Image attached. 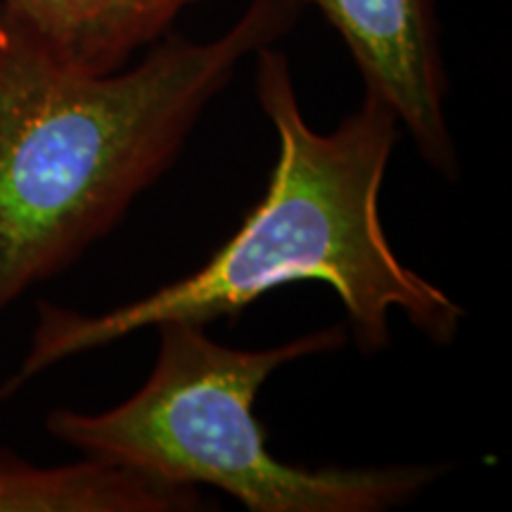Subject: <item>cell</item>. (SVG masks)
I'll return each instance as SVG.
<instances>
[{
  "label": "cell",
  "mask_w": 512,
  "mask_h": 512,
  "mask_svg": "<svg viewBox=\"0 0 512 512\" xmlns=\"http://www.w3.org/2000/svg\"><path fill=\"white\" fill-rule=\"evenodd\" d=\"M254 91L278 136V159L240 228L197 271L117 309L86 313L38 302L27 354L10 387L162 323L207 328L233 320L292 283L328 285L363 354L389 349L396 311L437 347L458 337L463 306L403 264L382 228L380 190L401 131L396 114L366 93L335 131H313L287 55L273 46L256 53Z\"/></svg>",
  "instance_id": "1"
},
{
  "label": "cell",
  "mask_w": 512,
  "mask_h": 512,
  "mask_svg": "<svg viewBox=\"0 0 512 512\" xmlns=\"http://www.w3.org/2000/svg\"><path fill=\"white\" fill-rule=\"evenodd\" d=\"M299 10L252 0L211 41L169 34L133 67L86 74L0 8V316L124 221L240 64Z\"/></svg>",
  "instance_id": "2"
},
{
  "label": "cell",
  "mask_w": 512,
  "mask_h": 512,
  "mask_svg": "<svg viewBox=\"0 0 512 512\" xmlns=\"http://www.w3.org/2000/svg\"><path fill=\"white\" fill-rule=\"evenodd\" d=\"M155 330V366L136 392L98 413L55 408L50 437L155 482L219 489L249 512L394 510L448 472L441 463L309 467L271 453L254 408L261 387L290 363L344 349V325L266 349L226 347L192 323Z\"/></svg>",
  "instance_id": "3"
},
{
  "label": "cell",
  "mask_w": 512,
  "mask_h": 512,
  "mask_svg": "<svg viewBox=\"0 0 512 512\" xmlns=\"http://www.w3.org/2000/svg\"><path fill=\"white\" fill-rule=\"evenodd\" d=\"M323 12L347 43L366 93L382 100L406 128L422 162L458 178V150L448 126V76L439 46L437 0H292Z\"/></svg>",
  "instance_id": "4"
},
{
  "label": "cell",
  "mask_w": 512,
  "mask_h": 512,
  "mask_svg": "<svg viewBox=\"0 0 512 512\" xmlns=\"http://www.w3.org/2000/svg\"><path fill=\"white\" fill-rule=\"evenodd\" d=\"M195 0H0V8L50 55L86 74L126 67L169 36Z\"/></svg>",
  "instance_id": "5"
},
{
  "label": "cell",
  "mask_w": 512,
  "mask_h": 512,
  "mask_svg": "<svg viewBox=\"0 0 512 512\" xmlns=\"http://www.w3.org/2000/svg\"><path fill=\"white\" fill-rule=\"evenodd\" d=\"M200 489L169 486L124 465L83 456L36 465L0 446V512H192Z\"/></svg>",
  "instance_id": "6"
},
{
  "label": "cell",
  "mask_w": 512,
  "mask_h": 512,
  "mask_svg": "<svg viewBox=\"0 0 512 512\" xmlns=\"http://www.w3.org/2000/svg\"><path fill=\"white\" fill-rule=\"evenodd\" d=\"M5 394H8V392H5V387H0V403H3V399H5Z\"/></svg>",
  "instance_id": "7"
}]
</instances>
